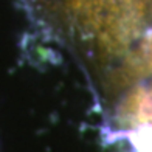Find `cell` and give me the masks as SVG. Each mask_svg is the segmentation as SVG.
I'll return each instance as SVG.
<instances>
[{"instance_id":"cell-1","label":"cell","mask_w":152,"mask_h":152,"mask_svg":"<svg viewBox=\"0 0 152 152\" xmlns=\"http://www.w3.org/2000/svg\"><path fill=\"white\" fill-rule=\"evenodd\" d=\"M61 33L99 62H115L140 37L149 0H31Z\"/></svg>"},{"instance_id":"cell-2","label":"cell","mask_w":152,"mask_h":152,"mask_svg":"<svg viewBox=\"0 0 152 152\" xmlns=\"http://www.w3.org/2000/svg\"><path fill=\"white\" fill-rule=\"evenodd\" d=\"M112 135L127 152H152V81L134 86L123 96Z\"/></svg>"},{"instance_id":"cell-3","label":"cell","mask_w":152,"mask_h":152,"mask_svg":"<svg viewBox=\"0 0 152 152\" xmlns=\"http://www.w3.org/2000/svg\"><path fill=\"white\" fill-rule=\"evenodd\" d=\"M146 75L152 76V31L146 37V42L141 47L140 56L134 59L126 67L123 79H135V78H141V76H146Z\"/></svg>"},{"instance_id":"cell-4","label":"cell","mask_w":152,"mask_h":152,"mask_svg":"<svg viewBox=\"0 0 152 152\" xmlns=\"http://www.w3.org/2000/svg\"><path fill=\"white\" fill-rule=\"evenodd\" d=\"M149 5H151V10H152V0H149Z\"/></svg>"}]
</instances>
